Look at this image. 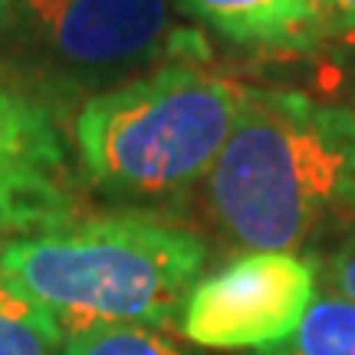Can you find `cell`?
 Listing matches in <instances>:
<instances>
[{"label": "cell", "mask_w": 355, "mask_h": 355, "mask_svg": "<svg viewBox=\"0 0 355 355\" xmlns=\"http://www.w3.org/2000/svg\"><path fill=\"white\" fill-rule=\"evenodd\" d=\"M211 220L247 250H286L355 214V109L293 89H250L211 175Z\"/></svg>", "instance_id": "cell-1"}, {"label": "cell", "mask_w": 355, "mask_h": 355, "mask_svg": "<svg viewBox=\"0 0 355 355\" xmlns=\"http://www.w3.org/2000/svg\"><path fill=\"white\" fill-rule=\"evenodd\" d=\"M211 250L201 234L155 217H89L0 243V283L46 309L69 339L105 326L181 322Z\"/></svg>", "instance_id": "cell-2"}, {"label": "cell", "mask_w": 355, "mask_h": 355, "mask_svg": "<svg viewBox=\"0 0 355 355\" xmlns=\"http://www.w3.org/2000/svg\"><path fill=\"white\" fill-rule=\"evenodd\" d=\"M250 89L201 63H168L86 99L73 148L86 181L122 201H165L204 184Z\"/></svg>", "instance_id": "cell-3"}, {"label": "cell", "mask_w": 355, "mask_h": 355, "mask_svg": "<svg viewBox=\"0 0 355 355\" xmlns=\"http://www.w3.org/2000/svg\"><path fill=\"white\" fill-rule=\"evenodd\" d=\"M204 53L201 33L178 20V0H0V69L46 102L83 105Z\"/></svg>", "instance_id": "cell-4"}, {"label": "cell", "mask_w": 355, "mask_h": 355, "mask_svg": "<svg viewBox=\"0 0 355 355\" xmlns=\"http://www.w3.org/2000/svg\"><path fill=\"white\" fill-rule=\"evenodd\" d=\"M319 263L286 250H247L191 290L181 332L198 349L260 352L300 329L319 296Z\"/></svg>", "instance_id": "cell-5"}, {"label": "cell", "mask_w": 355, "mask_h": 355, "mask_svg": "<svg viewBox=\"0 0 355 355\" xmlns=\"http://www.w3.org/2000/svg\"><path fill=\"white\" fill-rule=\"evenodd\" d=\"M73 165L60 119L40 92L0 69V220L17 234L73 220Z\"/></svg>", "instance_id": "cell-6"}, {"label": "cell", "mask_w": 355, "mask_h": 355, "mask_svg": "<svg viewBox=\"0 0 355 355\" xmlns=\"http://www.w3.org/2000/svg\"><path fill=\"white\" fill-rule=\"evenodd\" d=\"M178 10L243 50L309 53L329 40L322 0H178Z\"/></svg>", "instance_id": "cell-7"}, {"label": "cell", "mask_w": 355, "mask_h": 355, "mask_svg": "<svg viewBox=\"0 0 355 355\" xmlns=\"http://www.w3.org/2000/svg\"><path fill=\"white\" fill-rule=\"evenodd\" d=\"M247 355H355V303L336 293H319L293 336Z\"/></svg>", "instance_id": "cell-8"}, {"label": "cell", "mask_w": 355, "mask_h": 355, "mask_svg": "<svg viewBox=\"0 0 355 355\" xmlns=\"http://www.w3.org/2000/svg\"><path fill=\"white\" fill-rule=\"evenodd\" d=\"M69 332L33 300L0 283V355H63Z\"/></svg>", "instance_id": "cell-9"}, {"label": "cell", "mask_w": 355, "mask_h": 355, "mask_svg": "<svg viewBox=\"0 0 355 355\" xmlns=\"http://www.w3.org/2000/svg\"><path fill=\"white\" fill-rule=\"evenodd\" d=\"M63 355H201L194 345H181L165 329L145 326H105L69 339Z\"/></svg>", "instance_id": "cell-10"}, {"label": "cell", "mask_w": 355, "mask_h": 355, "mask_svg": "<svg viewBox=\"0 0 355 355\" xmlns=\"http://www.w3.org/2000/svg\"><path fill=\"white\" fill-rule=\"evenodd\" d=\"M319 290L336 293L355 303V224L345 230L339 243L319 260Z\"/></svg>", "instance_id": "cell-11"}, {"label": "cell", "mask_w": 355, "mask_h": 355, "mask_svg": "<svg viewBox=\"0 0 355 355\" xmlns=\"http://www.w3.org/2000/svg\"><path fill=\"white\" fill-rule=\"evenodd\" d=\"M329 40L355 43V0H322Z\"/></svg>", "instance_id": "cell-12"}, {"label": "cell", "mask_w": 355, "mask_h": 355, "mask_svg": "<svg viewBox=\"0 0 355 355\" xmlns=\"http://www.w3.org/2000/svg\"><path fill=\"white\" fill-rule=\"evenodd\" d=\"M7 237H17V230H13L7 220H0V243L7 241Z\"/></svg>", "instance_id": "cell-13"}, {"label": "cell", "mask_w": 355, "mask_h": 355, "mask_svg": "<svg viewBox=\"0 0 355 355\" xmlns=\"http://www.w3.org/2000/svg\"><path fill=\"white\" fill-rule=\"evenodd\" d=\"M349 105H352V109H355V96H352V102H349Z\"/></svg>", "instance_id": "cell-14"}]
</instances>
